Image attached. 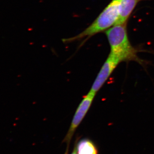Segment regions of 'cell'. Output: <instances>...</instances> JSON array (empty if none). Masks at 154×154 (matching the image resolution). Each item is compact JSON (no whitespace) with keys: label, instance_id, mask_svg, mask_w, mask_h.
<instances>
[{"label":"cell","instance_id":"cell-1","mask_svg":"<svg viewBox=\"0 0 154 154\" xmlns=\"http://www.w3.org/2000/svg\"><path fill=\"white\" fill-rule=\"evenodd\" d=\"M110 47V53L121 62L135 61L142 64L143 61L138 57V50L131 43L128 35L127 23L115 25L105 31Z\"/></svg>","mask_w":154,"mask_h":154},{"label":"cell","instance_id":"cell-2","mask_svg":"<svg viewBox=\"0 0 154 154\" xmlns=\"http://www.w3.org/2000/svg\"><path fill=\"white\" fill-rule=\"evenodd\" d=\"M121 0H112L96 20L76 36L63 40L65 43L89 39L97 33L106 31L115 25L119 16Z\"/></svg>","mask_w":154,"mask_h":154},{"label":"cell","instance_id":"cell-3","mask_svg":"<svg viewBox=\"0 0 154 154\" xmlns=\"http://www.w3.org/2000/svg\"><path fill=\"white\" fill-rule=\"evenodd\" d=\"M95 94H92L89 92L83 98L82 101L80 102L79 105L77 107L74 115L72 119V122L70 125L68 131L67 133L63 142L66 143L67 145V149L65 154H67L68 149L70 141L71 140L74 134L75 131L76 130L78 127L83 121L84 118L90 109L92 102L94 101Z\"/></svg>","mask_w":154,"mask_h":154},{"label":"cell","instance_id":"cell-4","mask_svg":"<svg viewBox=\"0 0 154 154\" xmlns=\"http://www.w3.org/2000/svg\"><path fill=\"white\" fill-rule=\"evenodd\" d=\"M121 62L118 58L110 53L100 69L89 92L96 95Z\"/></svg>","mask_w":154,"mask_h":154},{"label":"cell","instance_id":"cell-5","mask_svg":"<svg viewBox=\"0 0 154 154\" xmlns=\"http://www.w3.org/2000/svg\"><path fill=\"white\" fill-rule=\"evenodd\" d=\"M142 0H121L119 16L115 25L126 24L137 5Z\"/></svg>","mask_w":154,"mask_h":154},{"label":"cell","instance_id":"cell-6","mask_svg":"<svg viewBox=\"0 0 154 154\" xmlns=\"http://www.w3.org/2000/svg\"><path fill=\"white\" fill-rule=\"evenodd\" d=\"M75 146L77 154H97L96 146L88 139L81 140Z\"/></svg>","mask_w":154,"mask_h":154},{"label":"cell","instance_id":"cell-7","mask_svg":"<svg viewBox=\"0 0 154 154\" xmlns=\"http://www.w3.org/2000/svg\"><path fill=\"white\" fill-rule=\"evenodd\" d=\"M71 154H77L76 147H75L74 149L73 152Z\"/></svg>","mask_w":154,"mask_h":154}]
</instances>
